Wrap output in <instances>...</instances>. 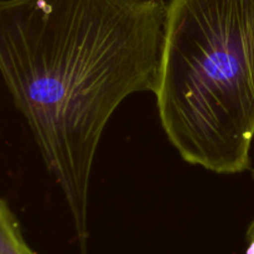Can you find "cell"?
I'll list each match as a JSON object with an SVG mask.
<instances>
[{
    "label": "cell",
    "mask_w": 254,
    "mask_h": 254,
    "mask_svg": "<svg viewBox=\"0 0 254 254\" xmlns=\"http://www.w3.org/2000/svg\"><path fill=\"white\" fill-rule=\"evenodd\" d=\"M0 254H37L22 236L16 215L0 196Z\"/></svg>",
    "instance_id": "obj_3"
},
{
    "label": "cell",
    "mask_w": 254,
    "mask_h": 254,
    "mask_svg": "<svg viewBox=\"0 0 254 254\" xmlns=\"http://www.w3.org/2000/svg\"><path fill=\"white\" fill-rule=\"evenodd\" d=\"M247 238H248V248L246 254H254V220L250 226V230H248V233H247Z\"/></svg>",
    "instance_id": "obj_4"
},
{
    "label": "cell",
    "mask_w": 254,
    "mask_h": 254,
    "mask_svg": "<svg viewBox=\"0 0 254 254\" xmlns=\"http://www.w3.org/2000/svg\"><path fill=\"white\" fill-rule=\"evenodd\" d=\"M165 20V0H0V76L83 252L102 134L124 99L155 92Z\"/></svg>",
    "instance_id": "obj_1"
},
{
    "label": "cell",
    "mask_w": 254,
    "mask_h": 254,
    "mask_svg": "<svg viewBox=\"0 0 254 254\" xmlns=\"http://www.w3.org/2000/svg\"><path fill=\"white\" fill-rule=\"evenodd\" d=\"M154 94L184 161L218 175L251 169L254 0H169Z\"/></svg>",
    "instance_id": "obj_2"
}]
</instances>
